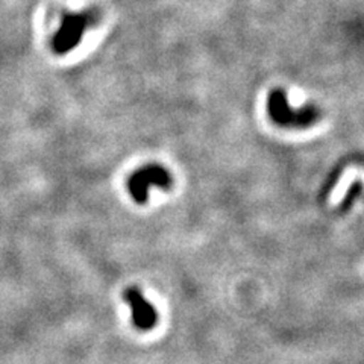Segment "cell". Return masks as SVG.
Returning <instances> with one entry per match:
<instances>
[{"label": "cell", "mask_w": 364, "mask_h": 364, "mask_svg": "<svg viewBox=\"0 0 364 364\" xmlns=\"http://www.w3.org/2000/svg\"><path fill=\"white\" fill-rule=\"evenodd\" d=\"M96 11H81V13H67L63 16L60 28L55 32L50 41L52 50L56 55H65L72 52L81 43L84 32L96 25Z\"/></svg>", "instance_id": "1"}, {"label": "cell", "mask_w": 364, "mask_h": 364, "mask_svg": "<svg viewBox=\"0 0 364 364\" xmlns=\"http://www.w3.org/2000/svg\"><path fill=\"white\" fill-rule=\"evenodd\" d=\"M269 114L272 120L284 128H306L318 120V111L313 107L293 108L289 105L284 91H273L269 97Z\"/></svg>", "instance_id": "2"}, {"label": "cell", "mask_w": 364, "mask_h": 364, "mask_svg": "<svg viewBox=\"0 0 364 364\" xmlns=\"http://www.w3.org/2000/svg\"><path fill=\"white\" fill-rule=\"evenodd\" d=\"M170 186H172V176L164 167L156 164L139 168L131 175L128 182L131 196L139 203H144L149 199V190L152 187L168 188Z\"/></svg>", "instance_id": "3"}, {"label": "cell", "mask_w": 364, "mask_h": 364, "mask_svg": "<svg viewBox=\"0 0 364 364\" xmlns=\"http://www.w3.org/2000/svg\"><path fill=\"white\" fill-rule=\"evenodd\" d=\"M124 299L131 309L134 326L143 333L154 329L158 322V313L155 306L146 299L141 290L139 287H129L124 291Z\"/></svg>", "instance_id": "4"}]
</instances>
